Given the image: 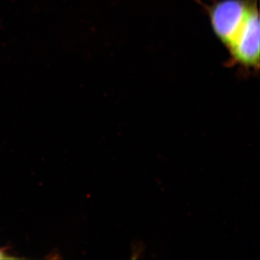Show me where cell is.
Wrapping results in <instances>:
<instances>
[{"mask_svg": "<svg viewBox=\"0 0 260 260\" xmlns=\"http://www.w3.org/2000/svg\"><path fill=\"white\" fill-rule=\"evenodd\" d=\"M214 34L225 47L231 64L259 69V15L257 0H219L208 8Z\"/></svg>", "mask_w": 260, "mask_h": 260, "instance_id": "cell-1", "label": "cell"}, {"mask_svg": "<svg viewBox=\"0 0 260 260\" xmlns=\"http://www.w3.org/2000/svg\"><path fill=\"white\" fill-rule=\"evenodd\" d=\"M16 259V257H13V256H10L7 255L5 253L3 252V250L0 249V259Z\"/></svg>", "mask_w": 260, "mask_h": 260, "instance_id": "cell-2", "label": "cell"}]
</instances>
